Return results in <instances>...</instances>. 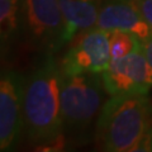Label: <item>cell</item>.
<instances>
[{
	"instance_id": "6da1fadb",
	"label": "cell",
	"mask_w": 152,
	"mask_h": 152,
	"mask_svg": "<svg viewBox=\"0 0 152 152\" xmlns=\"http://www.w3.org/2000/svg\"><path fill=\"white\" fill-rule=\"evenodd\" d=\"M61 86L62 72L52 55H46L38 67L26 77L23 131L32 145H64Z\"/></svg>"
},
{
	"instance_id": "7a4b0ae2",
	"label": "cell",
	"mask_w": 152,
	"mask_h": 152,
	"mask_svg": "<svg viewBox=\"0 0 152 152\" xmlns=\"http://www.w3.org/2000/svg\"><path fill=\"white\" fill-rule=\"evenodd\" d=\"M152 131V102L148 94L109 96L95 124L99 150L131 152Z\"/></svg>"
},
{
	"instance_id": "3957f363",
	"label": "cell",
	"mask_w": 152,
	"mask_h": 152,
	"mask_svg": "<svg viewBox=\"0 0 152 152\" xmlns=\"http://www.w3.org/2000/svg\"><path fill=\"white\" fill-rule=\"evenodd\" d=\"M104 88L102 74L62 75L61 86V114L64 136L75 138L86 136L96 124L104 105Z\"/></svg>"
},
{
	"instance_id": "277c9868",
	"label": "cell",
	"mask_w": 152,
	"mask_h": 152,
	"mask_svg": "<svg viewBox=\"0 0 152 152\" xmlns=\"http://www.w3.org/2000/svg\"><path fill=\"white\" fill-rule=\"evenodd\" d=\"M20 29L31 48L53 55L66 45L60 0H20Z\"/></svg>"
},
{
	"instance_id": "5b68a950",
	"label": "cell",
	"mask_w": 152,
	"mask_h": 152,
	"mask_svg": "<svg viewBox=\"0 0 152 152\" xmlns=\"http://www.w3.org/2000/svg\"><path fill=\"white\" fill-rule=\"evenodd\" d=\"M60 61L64 76L77 74H102L112 61L109 32L93 27L79 33Z\"/></svg>"
},
{
	"instance_id": "8992f818",
	"label": "cell",
	"mask_w": 152,
	"mask_h": 152,
	"mask_svg": "<svg viewBox=\"0 0 152 152\" xmlns=\"http://www.w3.org/2000/svg\"><path fill=\"white\" fill-rule=\"evenodd\" d=\"M104 88L109 96L128 94H148L152 79L142 47L123 57L112 58L102 72Z\"/></svg>"
},
{
	"instance_id": "52a82bcc",
	"label": "cell",
	"mask_w": 152,
	"mask_h": 152,
	"mask_svg": "<svg viewBox=\"0 0 152 152\" xmlns=\"http://www.w3.org/2000/svg\"><path fill=\"white\" fill-rule=\"evenodd\" d=\"M24 80L20 74L5 71L0 81V151H12L24 132L23 96Z\"/></svg>"
},
{
	"instance_id": "ba28073f",
	"label": "cell",
	"mask_w": 152,
	"mask_h": 152,
	"mask_svg": "<svg viewBox=\"0 0 152 152\" xmlns=\"http://www.w3.org/2000/svg\"><path fill=\"white\" fill-rule=\"evenodd\" d=\"M95 27L104 31H126L140 39L152 34V28L132 0H103Z\"/></svg>"
},
{
	"instance_id": "9c48e42d",
	"label": "cell",
	"mask_w": 152,
	"mask_h": 152,
	"mask_svg": "<svg viewBox=\"0 0 152 152\" xmlns=\"http://www.w3.org/2000/svg\"><path fill=\"white\" fill-rule=\"evenodd\" d=\"M103 0H60L65 20V41L69 43L79 33L96 26Z\"/></svg>"
},
{
	"instance_id": "30bf717a",
	"label": "cell",
	"mask_w": 152,
	"mask_h": 152,
	"mask_svg": "<svg viewBox=\"0 0 152 152\" xmlns=\"http://www.w3.org/2000/svg\"><path fill=\"white\" fill-rule=\"evenodd\" d=\"M20 28V0H0V31L3 48Z\"/></svg>"
},
{
	"instance_id": "8fae6325",
	"label": "cell",
	"mask_w": 152,
	"mask_h": 152,
	"mask_svg": "<svg viewBox=\"0 0 152 152\" xmlns=\"http://www.w3.org/2000/svg\"><path fill=\"white\" fill-rule=\"evenodd\" d=\"M112 58L123 57L141 47V39L136 34L126 31H108Z\"/></svg>"
},
{
	"instance_id": "7c38bea8",
	"label": "cell",
	"mask_w": 152,
	"mask_h": 152,
	"mask_svg": "<svg viewBox=\"0 0 152 152\" xmlns=\"http://www.w3.org/2000/svg\"><path fill=\"white\" fill-rule=\"evenodd\" d=\"M132 1L134 3L145 20L152 28V0H132Z\"/></svg>"
},
{
	"instance_id": "4fadbf2b",
	"label": "cell",
	"mask_w": 152,
	"mask_h": 152,
	"mask_svg": "<svg viewBox=\"0 0 152 152\" xmlns=\"http://www.w3.org/2000/svg\"><path fill=\"white\" fill-rule=\"evenodd\" d=\"M141 47H142V51H143L145 57L147 60V64H148L151 79H152V34L150 37L145 38V39H141Z\"/></svg>"
},
{
	"instance_id": "5bb4252c",
	"label": "cell",
	"mask_w": 152,
	"mask_h": 152,
	"mask_svg": "<svg viewBox=\"0 0 152 152\" xmlns=\"http://www.w3.org/2000/svg\"><path fill=\"white\" fill-rule=\"evenodd\" d=\"M151 151H152V143H151Z\"/></svg>"
}]
</instances>
